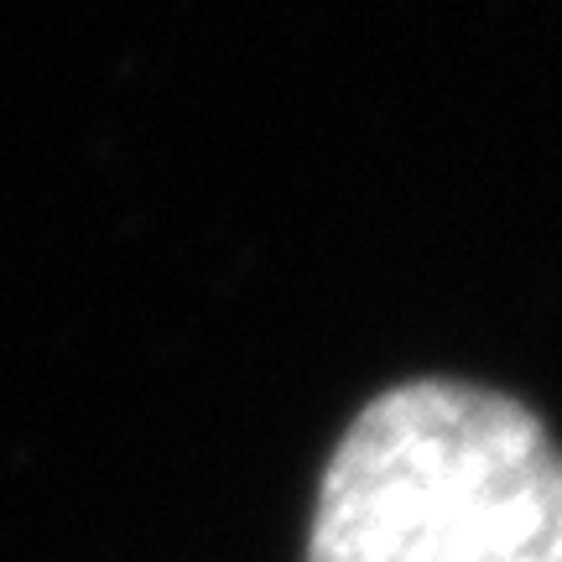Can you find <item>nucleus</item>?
Segmentation results:
<instances>
[{
    "label": "nucleus",
    "mask_w": 562,
    "mask_h": 562,
    "mask_svg": "<svg viewBox=\"0 0 562 562\" xmlns=\"http://www.w3.org/2000/svg\"><path fill=\"white\" fill-rule=\"evenodd\" d=\"M302 562H562V442L521 396L417 375L323 463Z\"/></svg>",
    "instance_id": "nucleus-1"
}]
</instances>
